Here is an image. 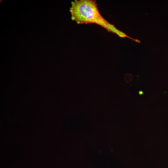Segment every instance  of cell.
<instances>
[{
  "label": "cell",
  "instance_id": "6da1fadb",
  "mask_svg": "<svg viewBox=\"0 0 168 168\" xmlns=\"http://www.w3.org/2000/svg\"><path fill=\"white\" fill-rule=\"evenodd\" d=\"M71 3L69 11L71 19L77 24H95L121 37H127L102 16L96 0H74Z\"/></svg>",
  "mask_w": 168,
  "mask_h": 168
}]
</instances>
